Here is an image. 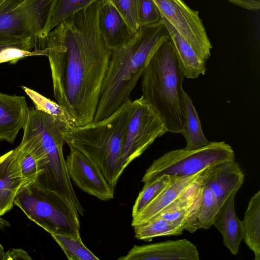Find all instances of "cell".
Here are the masks:
<instances>
[{
    "label": "cell",
    "mask_w": 260,
    "mask_h": 260,
    "mask_svg": "<svg viewBox=\"0 0 260 260\" xmlns=\"http://www.w3.org/2000/svg\"><path fill=\"white\" fill-rule=\"evenodd\" d=\"M161 16L176 29L205 62L211 56L212 46L199 12L183 0H153Z\"/></svg>",
    "instance_id": "cell-10"
},
{
    "label": "cell",
    "mask_w": 260,
    "mask_h": 260,
    "mask_svg": "<svg viewBox=\"0 0 260 260\" xmlns=\"http://www.w3.org/2000/svg\"><path fill=\"white\" fill-rule=\"evenodd\" d=\"M184 78L171 39L155 51L141 77L142 98L174 134H181L185 121Z\"/></svg>",
    "instance_id": "cell-5"
},
{
    "label": "cell",
    "mask_w": 260,
    "mask_h": 260,
    "mask_svg": "<svg viewBox=\"0 0 260 260\" xmlns=\"http://www.w3.org/2000/svg\"><path fill=\"white\" fill-rule=\"evenodd\" d=\"M204 170L187 177L173 176L169 184L158 194L136 216L133 218L132 225L134 226L143 224L157 215L189 187L200 181Z\"/></svg>",
    "instance_id": "cell-17"
},
{
    "label": "cell",
    "mask_w": 260,
    "mask_h": 260,
    "mask_svg": "<svg viewBox=\"0 0 260 260\" xmlns=\"http://www.w3.org/2000/svg\"><path fill=\"white\" fill-rule=\"evenodd\" d=\"M14 202L28 218L49 234L80 236L77 210L58 193L31 182L20 187Z\"/></svg>",
    "instance_id": "cell-6"
},
{
    "label": "cell",
    "mask_w": 260,
    "mask_h": 260,
    "mask_svg": "<svg viewBox=\"0 0 260 260\" xmlns=\"http://www.w3.org/2000/svg\"><path fill=\"white\" fill-rule=\"evenodd\" d=\"M21 87L31 100L37 110L52 116L63 122L66 126H74L72 121L57 102L51 101L28 87L24 86Z\"/></svg>",
    "instance_id": "cell-28"
},
{
    "label": "cell",
    "mask_w": 260,
    "mask_h": 260,
    "mask_svg": "<svg viewBox=\"0 0 260 260\" xmlns=\"http://www.w3.org/2000/svg\"><path fill=\"white\" fill-rule=\"evenodd\" d=\"M54 0H5L0 5V36L38 39L46 47L42 32Z\"/></svg>",
    "instance_id": "cell-9"
},
{
    "label": "cell",
    "mask_w": 260,
    "mask_h": 260,
    "mask_svg": "<svg viewBox=\"0 0 260 260\" xmlns=\"http://www.w3.org/2000/svg\"><path fill=\"white\" fill-rule=\"evenodd\" d=\"M255 1H259V2H260V0H255Z\"/></svg>",
    "instance_id": "cell-39"
},
{
    "label": "cell",
    "mask_w": 260,
    "mask_h": 260,
    "mask_svg": "<svg viewBox=\"0 0 260 260\" xmlns=\"http://www.w3.org/2000/svg\"><path fill=\"white\" fill-rule=\"evenodd\" d=\"M242 222L243 240L253 252L255 260H259L260 190L250 198Z\"/></svg>",
    "instance_id": "cell-21"
},
{
    "label": "cell",
    "mask_w": 260,
    "mask_h": 260,
    "mask_svg": "<svg viewBox=\"0 0 260 260\" xmlns=\"http://www.w3.org/2000/svg\"><path fill=\"white\" fill-rule=\"evenodd\" d=\"M173 176L164 175L144 183L132 209V218L136 216L169 184Z\"/></svg>",
    "instance_id": "cell-27"
},
{
    "label": "cell",
    "mask_w": 260,
    "mask_h": 260,
    "mask_svg": "<svg viewBox=\"0 0 260 260\" xmlns=\"http://www.w3.org/2000/svg\"><path fill=\"white\" fill-rule=\"evenodd\" d=\"M99 25L107 45L112 50L125 44L132 39L135 33L107 0L100 10Z\"/></svg>",
    "instance_id": "cell-18"
},
{
    "label": "cell",
    "mask_w": 260,
    "mask_h": 260,
    "mask_svg": "<svg viewBox=\"0 0 260 260\" xmlns=\"http://www.w3.org/2000/svg\"><path fill=\"white\" fill-rule=\"evenodd\" d=\"M219 206L211 189L201 185L200 197L196 214L199 229L207 230L213 225Z\"/></svg>",
    "instance_id": "cell-25"
},
{
    "label": "cell",
    "mask_w": 260,
    "mask_h": 260,
    "mask_svg": "<svg viewBox=\"0 0 260 260\" xmlns=\"http://www.w3.org/2000/svg\"><path fill=\"white\" fill-rule=\"evenodd\" d=\"M2 141L1 139H0V141Z\"/></svg>",
    "instance_id": "cell-40"
},
{
    "label": "cell",
    "mask_w": 260,
    "mask_h": 260,
    "mask_svg": "<svg viewBox=\"0 0 260 260\" xmlns=\"http://www.w3.org/2000/svg\"><path fill=\"white\" fill-rule=\"evenodd\" d=\"M133 227L136 238L145 241L157 237L180 235L184 231L181 226L158 216Z\"/></svg>",
    "instance_id": "cell-24"
},
{
    "label": "cell",
    "mask_w": 260,
    "mask_h": 260,
    "mask_svg": "<svg viewBox=\"0 0 260 260\" xmlns=\"http://www.w3.org/2000/svg\"><path fill=\"white\" fill-rule=\"evenodd\" d=\"M162 18L176 50L185 78L197 79L201 75H204L207 70L206 62L198 55L171 23Z\"/></svg>",
    "instance_id": "cell-20"
},
{
    "label": "cell",
    "mask_w": 260,
    "mask_h": 260,
    "mask_svg": "<svg viewBox=\"0 0 260 260\" xmlns=\"http://www.w3.org/2000/svg\"><path fill=\"white\" fill-rule=\"evenodd\" d=\"M70 148L66 161L70 178L83 191L101 200L112 199L114 188L108 183L98 166L79 150Z\"/></svg>",
    "instance_id": "cell-11"
},
{
    "label": "cell",
    "mask_w": 260,
    "mask_h": 260,
    "mask_svg": "<svg viewBox=\"0 0 260 260\" xmlns=\"http://www.w3.org/2000/svg\"><path fill=\"white\" fill-rule=\"evenodd\" d=\"M118 259L199 260L200 255L195 245L183 239L134 245L126 255Z\"/></svg>",
    "instance_id": "cell-13"
},
{
    "label": "cell",
    "mask_w": 260,
    "mask_h": 260,
    "mask_svg": "<svg viewBox=\"0 0 260 260\" xmlns=\"http://www.w3.org/2000/svg\"><path fill=\"white\" fill-rule=\"evenodd\" d=\"M29 113L24 96L0 92V139L13 143L25 125Z\"/></svg>",
    "instance_id": "cell-16"
},
{
    "label": "cell",
    "mask_w": 260,
    "mask_h": 260,
    "mask_svg": "<svg viewBox=\"0 0 260 260\" xmlns=\"http://www.w3.org/2000/svg\"><path fill=\"white\" fill-rule=\"evenodd\" d=\"M235 157L232 147L223 141H210L207 145L195 149L172 150L153 161L146 171L142 182L144 183L164 175L189 176L213 165L234 160Z\"/></svg>",
    "instance_id": "cell-7"
},
{
    "label": "cell",
    "mask_w": 260,
    "mask_h": 260,
    "mask_svg": "<svg viewBox=\"0 0 260 260\" xmlns=\"http://www.w3.org/2000/svg\"><path fill=\"white\" fill-rule=\"evenodd\" d=\"M170 39L162 18L154 24L139 27L130 41L112 50L93 120L109 116L129 99L155 51Z\"/></svg>",
    "instance_id": "cell-2"
},
{
    "label": "cell",
    "mask_w": 260,
    "mask_h": 260,
    "mask_svg": "<svg viewBox=\"0 0 260 260\" xmlns=\"http://www.w3.org/2000/svg\"><path fill=\"white\" fill-rule=\"evenodd\" d=\"M244 175L234 160L219 162L203 171L201 184L209 188L220 208L229 197L242 186Z\"/></svg>",
    "instance_id": "cell-12"
},
{
    "label": "cell",
    "mask_w": 260,
    "mask_h": 260,
    "mask_svg": "<svg viewBox=\"0 0 260 260\" xmlns=\"http://www.w3.org/2000/svg\"><path fill=\"white\" fill-rule=\"evenodd\" d=\"M184 103L185 121L181 134L185 141V148L198 149L208 144L209 141L205 137L197 110L188 94L185 92Z\"/></svg>",
    "instance_id": "cell-22"
},
{
    "label": "cell",
    "mask_w": 260,
    "mask_h": 260,
    "mask_svg": "<svg viewBox=\"0 0 260 260\" xmlns=\"http://www.w3.org/2000/svg\"><path fill=\"white\" fill-rule=\"evenodd\" d=\"M99 0H54L49 10L43 30L46 41L49 32L63 20Z\"/></svg>",
    "instance_id": "cell-23"
},
{
    "label": "cell",
    "mask_w": 260,
    "mask_h": 260,
    "mask_svg": "<svg viewBox=\"0 0 260 260\" xmlns=\"http://www.w3.org/2000/svg\"><path fill=\"white\" fill-rule=\"evenodd\" d=\"M106 1L68 17L46 38L54 96L76 126L94 120L111 56L99 25Z\"/></svg>",
    "instance_id": "cell-1"
},
{
    "label": "cell",
    "mask_w": 260,
    "mask_h": 260,
    "mask_svg": "<svg viewBox=\"0 0 260 260\" xmlns=\"http://www.w3.org/2000/svg\"><path fill=\"white\" fill-rule=\"evenodd\" d=\"M130 99L109 116L81 126H65V143L96 164L113 187L123 173L121 157L126 125L133 109Z\"/></svg>",
    "instance_id": "cell-4"
},
{
    "label": "cell",
    "mask_w": 260,
    "mask_h": 260,
    "mask_svg": "<svg viewBox=\"0 0 260 260\" xmlns=\"http://www.w3.org/2000/svg\"><path fill=\"white\" fill-rule=\"evenodd\" d=\"M31 260L28 253L21 248H11L4 252L1 260Z\"/></svg>",
    "instance_id": "cell-34"
},
{
    "label": "cell",
    "mask_w": 260,
    "mask_h": 260,
    "mask_svg": "<svg viewBox=\"0 0 260 260\" xmlns=\"http://www.w3.org/2000/svg\"><path fill=\"white\" fill-rule=\"evenodd\" d=\"M201 180L189 187L155 216L179 225L184 231L190 233L199 230L196 214L200 197Z\"/></svg>",
    "instance_id": "cell-15"
},
{
    "label": "cell",
    "mask_w": 260,
    "mask_h": 260,
    "mask_svg": "<svg viewBox=\"0 0 260 260\" xmlns=\"http://www.w3.org/2000/svg\"><path fill=\"white\" fill-rule=\"evenodd\" d=\"M5 0H0V5L2 4Z\"/></svg>",
    "instance_id": "cell-38"
},
{
    "label": "cell",
    "mask_w": 260,
    "mask_h": 260,
    "mask_svg": "<svg viewBox=\"0 0 260 260\" xmlns=\"http://www.w3.org/2000/svg\"><path fill=\"white\" fill-rule=\"evenodd\" d=\"M47 48L28 51L16 47H8L0 52V63L7 62L15 63L19 59L25 57L36 55L47 56Z\"/></svg>",
    "instance_id": "cell-33"
},
{
    "label": "cell",
    "mask_w": 260,
    "mask_h": 260,
    "mask_svg": "<svg viewBox=\"0 0 260 260\" xmlns=\"http://www.w3.org/2000/svg\"><path fill=\"white\" fill-rule=\"evenodd\" d=\"M167 132L161 118L142 96L133 101L124 135L121 157L123 168Z\"/></svg>",
    "instance_id": "cell-8"
},
{
    "label": "cell",
    "mask_w": 260,
    "mask_h": 260,
    "mask_svg": "<svg viewBox=\"0 0 260 260\" xmlns=\"http://www.w3.org/2000/svg\"><path fill=\"white\" fill-rule=\"evenodd\" d=\"M236 194H232L219 208L213 223L222 236L224 245L234 255L238 253L243 240L242 222L235 209Z\"/></svg>",
    "instance_id": "cell-19"
},
{
    "label": "cell",
    "mask_w": 260,
    "mask_h": 260,
    "mask_svg": "<svg viewBox=\"0 0 260 260\" xmlns=\"http://www.w3.org/2000/svg\"><path fill=\"white\" fill-rule=\"evenodd\" d=\"M69 260H99L83 243L80 236L50 234Z\"/></svg>",
    "instance_id": "cell-26"
},
{
    "label": "cell",
    "mask_w": 260,
    "mask_h": 260,
    "mask_svg": "<svg viewBox=\"0 0 260 260\" xmlns=\"http://www.w3.org/2000/svg\"><path fill=\"white\" fill-rule=\"evenodd\" d=\"M242 8L250 11H257L260 9V2L255 0H226Z\"/></svg>",
    "instance_id": "cell-35"
},
{
    "label": "cell",
    "mask_w": 260,
    "mask_h": 260,
    "mask_svg": "<svg viewBox=\"0 0 260 260\" xmlns=\"http://www.w3.org/2000/svg\"><path fill=\"white\" fill-rule=\"evenodd\" d=\"M118 11L129 28L136 32L137 22L138 0H107Z\"/></svg>",
    "instance_id": "cell-30"
},
{
    "label": "cell",
    "mask_w": 260,
    "mask_h": 260,
    "mask_svg": "<svg viewBox=\"0 0 260 260\" xmlns=\"http://www.w3.org/2000/svg\"><path fill=\"white\" fill-rule=\"evenodd\" d=\"M8 47H16L28 51L42 49V42L34 37L0 36V52Z\"/></svg>",
    "instance_id": "cell-31"
},
{
    "label": "cell",
    "mask_w": 260,
    "mask_h": 260,
    "mask_svg": "<svg viewBox=\"0 0 260 260\" xmlns=\"http://www.w3.org/2000/svg\"><path fill=\"white\" fill-rule=\"evenodd\" d=\"M24 184L16 147L0 156L1 216L13 208L16 194Z\"/></svg>",
    "instance_id": "cell-14"
},
{
    "label": "cell",
    "mask_w": 260,
    "mask_h": 260,
    "mask_svg": "<svg viewBox=\"0 0 260 260\" xmlns=\"http://www.w3.org/2000/svg\"><path fill=\"white\" fill-rule=\"evenodd\" d=\"M162 19L153 0H138L137 22L139 27L154 24Z\"/></svg>",
    "instance_id": "cell-29"
},
{
    "label": "cell",
    "mask_w": 260,
    "mask_h": 260,
    "mask_svg": "<svg viewBox=\"0 0 260 260\" xmlns=\"http://www.w3.org/2000/svg\"><path fill=\"white\" fill-rule=\"evenodd\" d=\"M65 126L52 116L29 107L20 145L37 161L38 175L35 183L58 193L75 207L79 215L83 216L84 210L73 187L63 155L65 142L62 132Z\"/></svg>",
    "instance_id": "cell-3"
},
{
    "label": "cell",
    "mask_w": 260,
    "mask_h": 260,
    "mask_svg": "<svg viewBox=\"0 0 260 260\" xmlns=\"http://www.w3.org/2000/svg\"><path fill=\"white\" fill-rule=\"evenodd\" d=\"M17 147L21 173L25 184L35 182L38 175V166L35 158L20 144Z\"/></svg>",
    "instance_id": "cell-32"
},
{
    "label": "cell",
    "mask_w": 260,
    "mask_h": 260,
    "mask_svg": "<svg viewBox=\"0 0 260 260\" xmlns=\"http://www.w3.org/2000/svg\"><path fill=\"white\" fill-rule=\"evenodd\" d=\"M10 226L9 222L0 216V230L4 229L8 226Z\"/></svg>",
    "instance_id": "cell-36"
},
{
    "label": "cell",
    "mask_w": 260,
    "mask_h": 260,
    "mask_svg": "<svg viewBox=\"0 0 260 260\" xmlns=\"http://www.w3.org/2000/svg\"><path fill=\"white\" fill-rule=\"evenodd\" d=\"M4 253V248L0 242V260Z\"/></svg>",
    "instance_id": "cell-37"
}]
</instances>
